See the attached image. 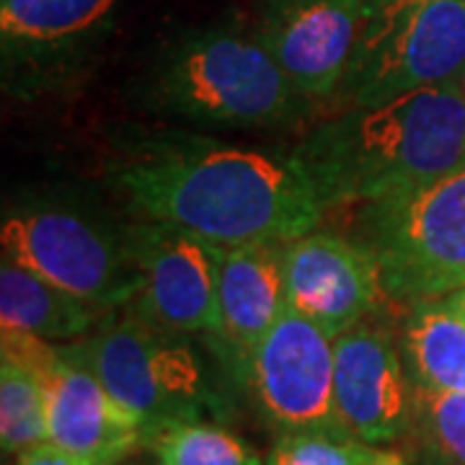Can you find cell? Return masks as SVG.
<instances>
[{
	"instance_id": "obj_1",
	"label": "cell",
	"mask_w": 465,
	"mask_h": 465,
	"mask_svg": "<svg viewBox=\"0 0 465 465\" xmlns=\"http://www.w3.org/2000/svg\"><path fill=\"white\" fill-rule=\"evenodd\" d=\"M116 186L143 220L176 223L220 246L292 241L329 210L298 153L241 148L213 137H155L124 158Z\"/></svg>"
},
{
	"instance_id": "obj_2",
	"label": "cell",
	"mask_w": 465,
	"mask_h": 465,
	"mask_svg": "<svg viewBox=\"0 0 465 465\" xmlns=\"http://www.w3.org/2000/svg\"><path fill=\"white\" fill-rule=\"evenodd\" d=\"M298 155L326 207H362L437 182L465 166L460 81L344 106L311 130Z\"/></svg>"
},
{
	"instance_id": "obj_3",
	"label": "cell",
	"mask_w": 465,
	"mask_h": 465,
	"mask_svg": "<svg viewBox=\"0 0 465 465\" xmlns=\"http://www.w3.org/2000/svg\"><path fill=\"white\" fill-rule=\"evenodd\" d=\"M155 104L202 124L272 127L298 122L305 99L262 34L210 26L176 39L155 67Z\"/></svg>"
},
{
	"instance_id": "obj_4",
	"label": "cell",
	"mask_w": 465,
	"mask_h": 465,
	"mask_svg": "<svg viewBox=\"0 0 465 465\" xmlns=\"http://www.w3.org/2000/svg\"><path fill=\"white\" fill-rule=\"evenodd\" d=\"M399 302L465 290V166L419 189L362 204L360 238Z\"/></svg>"
},
{
	"instance_id": "obj_5",
	"label": "cell",
	"mask_w": 465,
	"mask_h": 465,
	"mask_svg": "<svg viewBox=\"0 0 465 465\" xmlns=\"http://www.w3.org/2000/svg\"><path fill=\"white\" fill-rule=\"evenodd\" d=\"M463 70L465 0H367L336 101L370 106L460 81Z\"/></svg>"
},
{
	"instance_id": "obj_6",
	"label": "cell",
	"mask_w": 465,
	"mask_h": 465,
	"mask_svg": "<svg viewBox=\"0 0 465 465\" xmlns=\"http://www.w3.org/2000/svg\"><path fill=\"white\" fill-rule=\"evenodd\" d=\"M65 349L99 375L145 430L223 414V401L183 333L148 323L137 313L106 318L96 331L67 341Z\"/></svg>"
},
{
	"instance_id": "obj_7",
	"label": "cell",
	"mask_w": 465,
	"mask_h": 465,
	"mask_svg": "<svg viewBox=\"0 0 465 465\" xmlns=\"http://www.w3.org/2000/svg\"><path fill=\"white\" fill-rule=\"evenodd\" d=\"M0 243L3 259L104 311L122 308L140 292L124 231H112L84 213L57 204L14 210L3 217Z\"/></svg>"
},
{
	"instance_id": "obj_8",
	"label": "cell",
	"mask_w": 465,
	"mask_h": 465,
	"mask_svg": "<svg viewBox=\"0 0 465 465\" xmlns=\"http://www.w3.org/2000/svg\"><path fill=\"white\" fill-rule=\"evenodd\" d=\"M122 231L140 274L134 313L171 331L217 336L225 246L163 220H140Z\"/></svg>"
},
{
	"instance_id": "obj_9",
	"label": "cell",
	"mask_w": 465,
	"mask_h": 465,
	"mask_svg": "<svg viewBox=\"0 0 465 465\" xmlns=\"http://www.w3.org/2000/svg\"><path fill=\"white\" fill-rule=\"evenodd\" d=\"M243 385L280 434L347 432L333 399V336L292 305L251 354Z\"/></svg>"
},
{
	"instance_id": "obj_10",
	"label": "cell",
	"mask_w": 465,
	"mask_h": 465,
	"mask_svg": "<svg viewBox=\"0 0 465 465\" xmlns=\"http://www.w3.org/2000/svg\"><path fill=\"white\" fill-rule=\"evenodd\" d=\"M119 0H0L3 78L11 91L73 75L114 26Z\"/></svg>"
},
{
	"instance_id": "obj_11",
	"label": "cell",
	"mask_w": 465,
	"mask_h": 465,
	"mask_svg": "<svg viewBox=\"0 0 465 465\" xmlns=\"http://www.w3.org/2000/svg\"><path fill=\"white\" fill-rule=\"evenodd\" d=\"M414 388L399 336L382 321L370 316L333 339V399L349 434L375 445L409 442Z\"/></svg>"
},
{
	"instance_id": "obj_12",
	"label": "cell",
	"mask_w": 465,
	"mask_h": 465,
	"mask_svg": "<svg viewBox=\"0 0 465 465\" xmlns=\"http://www.w3.org/2000/svg\"><path fill=\"white\" fill-rule=\"evenodd\" d=\"M381 272L362 241L311 231L284 243V300L333 339L375 316Z\"/></svg>"
},
{
	"instance_id": "obj_13",
	"label": "cell",
	"mask_w": 465,
	"mask_h": 465,
	"mask_svg": "<svg viewBox=\"0 0 465 465\" xmlns=\"http://www.w3.org/2000/svg\"><path fill=\"white\" fill-rule=\"evenodd\" d=\"M367 0H262L259 34L298 91L336 99L360 36Z\"/></svg>"
},
{
	"instance_id": "obj_14",
	"label": "cell",
	"mask_w": 465,
	"mask_h": 465,
	"mask_svg": "<svg viewBox=\"0 0 465 465\" xmlns=\"http://www.w3.org/2000/svg\"><path fill=\"white\" fill-rule=\"evenodd\" d=\"M32 375L45 388L50 442L99 465H119L143 448V421L65 344H54Z\"/></svg>"
},
{
	"instance_id": "obj_15",
	"label": "cell",
	"mask_w": 465,
	"mask_h": 465,
	"mask_svg": "<svg viewBox=\"0 0 465 465\" xmlns=\"http://www.w3.org/2000/svg\"><path fill=\"white\" fill-rule=\"evenodd\" d=\"M284 243L249 241L225 246L220 266V341L223 362L243 382L251 354L284 311Z\"/></svg>"
},
{
	"instance_id": "obj_16",
	"label": "cell",
	"mask_w": 465,
	"mask_h": 465,
	"mask_svg": "<svg viewBox=\"0 0 465 465\" xmlns=\"http://www.w3.org/2000/svg\"><path fill=\"white\" fill-rule=\"evenodd\" d=\"M109 313L112 311L70 295L11 259H3L0 264V329H16L54 344H67L99 329Z\"/></svg>"
},
{
	"instance_id": "obj_17",
	"label": "cell",
	"mask_w": 465,
	"mask_h": 465,
	"mask_svg": "<svg viewBox=\"0 0 465 465\" xmlns=\"http://www.w3.org/2000/svg\"><path fill=\"white\" fill-rule=\"evenodd\" d=\"M399 341L416 385L465 393V316L448 300L409 302Z\"/></svg>"
},
{
	"instance_id": "obj_18",
	"label": "cell",
	"mask_w": 465,
	"mask_h": 465,
	"mask_svg": "<svg viewBox=\"0 0 465 465\" xmlns=\"http://www.w3.org/2000/svg\"><path fill=\"white\" fill-rule=\"evenodd\" d=\"M143 448L158 465H266V458L243 437L207 419H182L148 427Z\"/></svg>"
},
{
	"instance_id": "obj_19",
	"label": "cell",
	"mask_w": 465,
	"mask_h": 465,
	"mask_svg": "<svg viewBox=\"0 0 465 465\" xmlns=\"http://www.w3.org/2000/svg\"><path fill=\"white\" fill-rule=\"evenodd\" d=\"M409 450L414 465H465V393L416 385Z\"/></svg>"
},
{
	"instance_id": "obj_20",
	"label": "cell",
	"mask_w": 465,
	"mask_h": 465,
	"mask_svg": "<svg viewBox=\"0 0 465 465\" xmlns=\"http://www.w3.org/2000/svg\"><path fill=\"white\" fill-rule=\"evenodd\" d=\"M266 465H414V455L349 432H284L266 452Z\"/></svg>"
},
{
	"instance_id": "obj_21",
	"label": "cell",
	"mask_w": 465,
	"mask_h": 465,
	"mask_svg": "<svg viewBox=\"0 0 465 465\" xmlns=\"http://www.w3.org/2000/svg\"><path fill=\"white\" fill-rule=\"evenodd\" d=\"M47 399L36 375L14 360H0V445L18 455L47 442Z\"/></svg>"
},
{
	"instance_id": "obj_22",
	"label": "cell",
	"mask_w": 465,
	"mask_h": 465,
	"mask_svg": "<svg viewBox=\"0 0 465 465\" xmlns=\"http://www.w3.org/2000/svg\"><path fill=\"white\" fill-rule=\"evenodd\" d=\"M16 465H99L88 458H81L70 450L60 448L54 442H39L34 448L24 450L16 455Z\"/></svg>"
},
{
	"instance_id": "obj_23",
	"label": "cell",
	"mask_w": 465,
	"mask_h": 465,
	"mask_svg": "<svg viewBox=\"0 0 465 465\" xmlns=\"http://www.w3.org/2000/svg\"><path fill=\"white\" fill-rule=\"evenodd\" d=\"M445 300H448L455 311H460V313L465 316V290H458V292H452V295H448Z\"/></svg>"
},
{
	"instance_id": "obj_24",
	"label": "cell",
	"mask_w": 465,
	"mask_h": 465,
	"mask_svg": "<svg viewBox=\"0 0 465 465\" xmlns=\"http://www.w3.org/2000/svg\"><path fill=\"white\" fill-rule=\"evenodd\" d=\"M460 91H463V99H465V70H463V75H460Z\"/></svg>"
}]
</instances>
